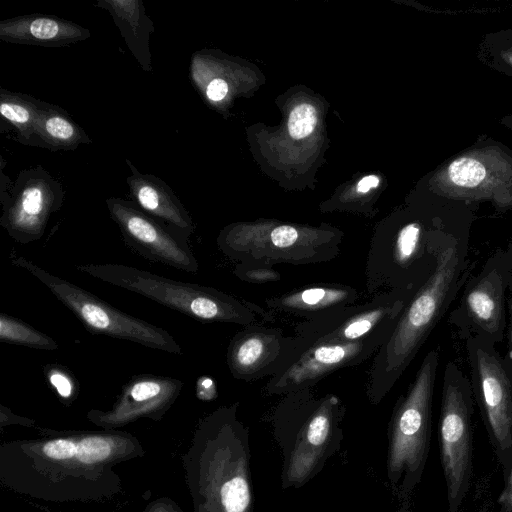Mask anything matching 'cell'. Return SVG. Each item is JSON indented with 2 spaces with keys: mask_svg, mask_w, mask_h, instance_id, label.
<instances>
[{
  "mask_svg": "<svg viewBox=\"0 0 512 512\" xmlns=\"http://www.w3.org/2000/svg\"><path fill=\"white\" fill-rule=\"evenodd\" d=\"M10 262L45 285L90 333L132 341L168 353H183L181 346L168 331L120 311L89 291L51 274L26 257L11 254Z\"/></svg>",
  "mask_w": 512,
  "mask_h": 512,
  "instance_id": "7",
  "label": "cell"
},
{
  "mask_svg": "<svg viewBox=\"0 0 512 512\" xmlns=\"http://www.w3.org/2000/svg\"><path fill=\"white\" fill-rule=\"evenodd\" d=\"M238 403L203 417L183 456L193 512H252L249 431Z\"/></svg>",
  "mask_w": 512,
  "mask_h": 512,
  "instance_id": "1",
  "label": "cell"
},
{
  "mask_svg": "<svg viewBox=\"0 0 512 512\" xmlns=\"http://www.w3.org/2000/svg\"><path fill=\"white\" fill-rule=\"evenodd\" d=\"M44 374L47 382L63 401L74 399L76 383L70 371L63 366L50 364L45 366Z\"/></svg>",
  "mask_w": 512,
  "mask_h": 512,
  "instance_id": "28",
  "label": "cell"
},
{
  "mask_svg": "<svg viewBox=\"0 0 512 512\" xmlns=\"http://www.w3.org/2000/svg\"><path fill=\"white\" fill-rule=\"evenodd\" d=\"M317 123L316 109L308 103L293 108L288 119V131L294 139L310 135Z\"/></svg>",
  "mask_w": 512,
  "mask_h": 512,
  "instance_id": "27",
  "label": "cell"
},
{
  "mask_svg": "<svg viewBox=\"0 0 512 512\" xmlns=\"http://www.w3.org/2000/svg\"><path fill=\"white\" fill-rule=\"evenodd\" d=\"M0 341L43 350H56L59 347L50 336L4 313L0 314Z\"/></svg>",
  "mask_w": 512,
  "mask_h": 512,
  "instance_id": "25",
  "label": "cell"
},
{
  "mask_svg": "<svg viewBox=\"0 0 512 512\" xmlns=\"http://www.w3.org/2000/svg\"><path fill=\"white\" fill-rule=\"evenodd\" d=\"M37 146L51 151L75 150L92 140L60 106L40 100L35 123Z\"/></svg>",
  "mask_w": 512,
  "mask_h": 512,
  "instance_id": "23",
  "label": "cell"
},
{
  "mask_svg": "<svg viewBox=\"0 0 512 512\" xmlns=\"http://www.w3.org/2000/svg\"><path fill=\"white\" fill-rule=\"evenodd\" d=\"M90 35L82 25L53 15L29 14L0 21V39L14 44L64 47Z\"/></svg>",
  "mask_w": 512,
  "mask_h": 512,
  "instance_id": "21",
  "label": "cell"
},
{
  "mask_svg": "<svg viewBox=\"0 0 512 512\" xmlns=\"http://www.w3.org/2000/svg\"><path fill=\"white\" fill-rule=\"evenodd\" d=\"M485 175L484 165L474 158L457 159L448 167L450 181L460 187H475L484 180Z\"/></svg>",
  "mask_w": 512,
  "mask_h": 512,
  "instance_id": "26",
  "label": "cell"
},
{
  "mask_svg": "<svg viewBox=\"0 0 512 512\" xmlns=\"http://www.w3.org/2000/svg\"><path fill=\"white\" fill-rule=\"evenodd\" d=\"M106 205L126 245L133 251L149 261L185 272L198 271L199 264L189 246V237L150 216L131 200L110 197Z\"/></svg>",
  "mask_w": 512,
  "mask_h": 512,
  "instance_id": "14",
  "label": "cell"
},
{
  "mask_svg": "<svg viewBox=\"0 0 512 512\" xmlns=\"http://www.w3.org/2000/svg\"><path fill=\"white\" fill-rule=\"evenodd\" d=\"M77 270L101 281L145 296L168 308L203 322L248 326L258 316L273 321L256 304L235 298L212 287L175 281L122 264H82Z\"/></svg>",
  "mask_w": 512,
  "mask_h": 512,
  "instance_id": "4",
  "label": "cell"
},
{
  "mask_svg": "<svg viewBox=\"0 0 512 512\" xmlns=\"http://www.w3.org/2000/svg\"><path fill=\"white\" fill-rule=\"evenodd\" d=\"M125 162L131 171L126 179L131 201L150 216L189 237L194 224L171 187L155 175L141 173L129 159Z\"/></svg>",
  "mask_w": 512,
  "mask_h": 512,
  "instance_id": "20",
  "label": "cell"
},
{
  "mask_svg": "<svg viewBox=\"0 0 512 512\" xmlns=\"http://www.w3.org/2000/svg\"><path fill=\"white\" fill-rule=\"evenodd\" d=\"M305 339L258 323L245 326L230 340L226 361L231 375L246 382L273 377L309 348Z\"/></svg>",
  "mask_w": 512,
  "mask_h": 512,
  "instance_id": "16",
  "label": "cell"
},
{
  "mask_svg": "<svg viewBox=\"0 0 512 512\" xmlns=\"http://www.w3.org/2000/svg\"><path fill=\"white\" fill-rule=\"evenodd\" d=\"M64 199L62 184L42 166L21 170L10 193L1 196L0 225L20 244L39 240Z\"/></svg>",
  "mask_w": 512,
  "mask_h": 512,
  "instance_id": "10",
  "label": "cell"
},
{
  "mask_svg": "<svg viewBox=\"0 0 512 512\" xmlns=\"http://www.w3.org/2000/svg\"><path fill=\"white\" fill-rule=\"evenodd\" d=\"M472 387L453 362L444 369L439 443L450 512H457L470 477Z\"/></svg>",
  "mask_w": 512,
  "mask_h": 512,
  "instance_id": "9",
  "label": "cell"
},
{
  "mask_svg": "<svg viewBox=\"0 0 512 512\" xmlns=\"http://www.w3.org/2000/svg\"><path fill=\"white\" fill-rule=\"evenodd\" d=\"M512 269L502 256H495L467 287L450 314V322L469 337H480L493 344L501 342L506 328V291Z\"/></svg>",
  "mask_w": 512,
  "mask_h": 512,
  "instance_id": "15",
  "label": "cell"
},
{
  "mask_svg": "<svg viewBox=\"0 0 512 512\" xmlns=\"http://www.w3.org/2000/svg\"><path fill=\"white\" fill-rule=\"evenodd\" d=\"M184 383L176 378L150 374L132 377L110 410L92 409L87 418L105 430H113L139 418L160 420L178 398Z\"/></svg>",
  "mask_w": 512,
  "mask_h": 512,
  "instance_id": "18",
  "label": "cell"
},
{
  "mask_svg": "<svg viewBox=\"0 0 512 512\" xmlns=\"http://www.w3.org/2000/svg\"><path fill=\"white\" fill-rule=\"evenodd\" d=\"M510 295L507 299V310H508V324H507V340H508V352H507V358L509 360L508 363H506L509 371L512 374V278L509 284Z\"/></svg>",
  "mask_w": 512,
  "mask_h": 512,
  "instance_id": "30",
  "label": "cell"
},
{
  "mask_svg": "<svg viewBox=\"0 0 512 512\" xmlns=\"http://www.w3.org/2000/svg\"><path fill=\"white\" fill-rule=\"evenodd\" d=\"M438 365L439 353L432 349L392 411L388 429L387 476L392 487H399L403 493L419 480L425 464Z\"/></svg>",
  "mask_w": 512,
  "mask_h": 512,
  "instance_id": "5",
  "label": "cell"
},
{
  "mask_svg": "<svg viewBox=\"0 0 512 512\" xmlns=\"http://www.w3.org/2000/svg\"><path fill=\"white\" fill-rule=\"evenodd\" d=\"M379 184V178L375 175H369L362 178L357 185V191L359 193H366L370 189L377 187Z\"/></svg>",
  "mask_w": 512,
  "mask_h": 512,
  "instance_id": "34",
  "label": "cell"
},
{
  "mask_svg": "<svg viewBox=\"0 0 512 512\" xmlns=\"http://www.w3.org/2000/svg\"><path fill=\"white\" fill-rule=\"evenodd\" d=\"M143 512H183L171 499L160 498L150 503Z\"/></svg>",
  "mask_w": 512,
  "mask_h": 512,
  "instance_id": "31",
  "label": "cell"
},
{
  "mask_svg": "<svg viewBox=\"0 0 512 512\" xmlns=\"http://www.w3.org/2000/svg\"><path fill=\"white\" fill-rule=\"evenodd\" d=\"M498 502L500 503L503 510L506 512H512V470L506 482L505 488L503 489Z\"/></svg>",
  "mask_w": 512,
  "mask_h": 512,
  "instance_id": "33",
  "label": "cell"
},
{
  "mask_svg": "<svg viewBox=\"0 0 512 512\" xmlns=\"http://www.w3.org/2000/svg\"><path fill=\"white\" fill-rule=\"evenodd\" d=\"M95 6L109 12L138 64L145 72L152 73L149 41L151 33L154 32V24L146 14L143 2L141 0H99Z\"/></svg>",
  "mask_w": 512,
  "mask_h": 512,
  "instance_id": "22",
  "label": "cell"
},
{
  "mask_svg": "<svg viewBox=\"0 0 512 512\" xmlns=\"http://www.w3.org/2000/svg\"><path fill=\"white\" fill-rule=\"evenodd\" d=\"M358 292L348 284L316 283L265 299L270 313L310 321L356 304Z\"/></svg>",
  "mask_w": 512,
  "mask_h": 512,
  "instance_id": "19",
  "label": "cell"
},
{
  "mask_svg": "<svg viewBox=\"0 0 512 512\" xmlns=\"http://www.w3.org/2000/svg\"><path fill=\"white\" fill-rule=\"evenodd\" d=\"M39 99L19 92L0 89V113L18 133V141L24 145L37 146L35 123Z\"/></svg>",
  "mask_w": 512,
  "mask_h": 512,
  "instance_id": "24",
  "label": "cell"
},
{
  "mask_svg": "<svg viewBox=\"0 0 512 512\" xmlns=\"http://www.w3.org/2000/svg\"><path fill=\"white\" fill-rule=\"evenodd\" d=\"M340 233L332 229H307L291 224L269 227H229L221 231V252L237 263L273 266L328 262L341 253Z\"/></svg>",
  "mask_w": 512,
  "mask_h": 512,
  "instance_id": "6",
  "label": "cell"
},
{
  "mask_svg": "<svg viewBox=\"0 0 512 512\" xmlns=\"http://www.w3.org/2000/svg\"><path fill=\"white\" fill-rule=\"evenodd\" d=\"M397 320L360 341L310 346L295 363L269 378L264 386V393L284 395L311 388L338 369L359 365L374 357L393 332Z\"/></svg>",
  "mask_w": 512,
  "mask_h": 512,
  "instance_id": "13",
  "label": "cell"
},
{
  "mask_svg": "<svg viewBox=\"0 0 512 512\" xmlns=\"http://www.w3.org/2000/svg\"><path fill=\"white\" fill-rule=\"evenodd\" d=\"M234 274L240 280L252 284H264L281 279L280 273L272 266L259 264L237 263Z\"/></svg>",
  "mask_w": 512,
  "mask_h": 512,
  "instance_id": "29",
  "label": "cell"
},
{
  "mask_svg": "<svg viewBox=\"0 0 512 512\" xmlns=\"http://www.w3.org/2000/svg\"><path fill=\"white\" fill-rule=\"evenodd\" d=\"M344 414L334 394L318 395L313 387L284 394L269 416L282 456L283 489L304 486L340 449Z\"/></svg>",
  "mask_w": 512,
  "mask_h": 512,
  "instance_id": "3",
  "label": "cell"
},
{
  "mask_svg": "<svg viewBox=\"0 0 512 512\" xmlns=\"http://www.w3.org/2000/svg\"><path fill=\"white\" fill-rule=\"evenodd\" d=\"M216 395L215 384L211 378L201 377L197 381V396L202 400H211Z\"/></svg>",
  "mask_w": 512,
  "mask_h": 512,
  "instance_id": "32",
  "label": "cell"
},
{
  "mask_svg": "<svg viewBox=\"0 0 512 512\" xmlns=\"http://www.w3.org/2000/svg\"><path fill=\"white\" fill-rule=\"evenodd\" d=\"M472 392L487 427L501 450L512 446V374L495 344L480 338L466 339Z\"/></svg>",
  "mask_w": 512,
  "mask_h": 512,
  "instance_id": "12",
  "label": "cell"
},
{
  "mask_svg": "<svg viewBox=\"0 0 512 512\" xmlns=\"http://www.w3.org/2000/svg\"><path fill=\"white\" fill-rule=\"evenodd\" d=\"M435 243L416 221L378 230L365 263L366 293L373 298L392 289L422 286L435 265Z\"/></svg>",
  "mask_w": 512,
  "mask_h": 512,
  "instance_id": "8",
  "label": "cell"
},
{
  "mask_svg": "<svg viewBox=\"0 0 512 512\" xmlns=\"http://www.w3.org/2000/svg\"><path fill=\"white\" fill-rule=\"evenodd\" d=\"M420 287L388 290L365 303L341 308L319 319L301 321L294 325V334L305 339L309 346L363 340L397 320Z\"/></svg>",
  "mask_w": 512,
  "mask_h": 512,
  "instance_id": "11",
  "label": "cell"
},
{
  "mask_svg": "<svg viewBox=\"0 0 512 512\" xmlns=\"http://www.w3.org/2000/svg\"><path fill=\"white\" fill-rule=\"evenodd\" d=\"M435 265L404 307L395 328L374 355L366 394L377 405L415 358L432 329L448 309L465 279L466 253L455 241H436Z\"/></svg>",
  "mask_w": 512,
  "mask_h": 512,
  "instance_id": "2",
  "label": "cell"
},
{
  "mask_svg": "<svg viewBox=\"0 0 512 512\" xmlns=\"http://www.w3.org/2000/svg\"><path fill=\"white\" fill-rule=\"evenodd\" d=\"M80 432H52L48 437L16 442L24 472H29L40 488H61L64 480H104V472L89 467L80 450Z\"/></svg>",
  "mask_w": 512,
  "mask_h": 512,
  "instance_id": "17",
  "label": "cell"
}]
</instances>
